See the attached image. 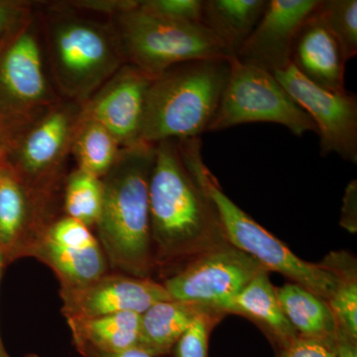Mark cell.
Masks as SVG:
<instances>
[{
	"label": "cell",
	"mask_w": 357,
	"mask_h": 357,
	"mask_svg": "<svg viewBox=\"0 0 357 357\" xmlns=\"http://www.w3.org/2000/svg\"><path fill=\"white\" fill-rule=\"evenodd\" d=\"M109 25L124 64L134 66L152 77L182 63L234 57L202 23L161 17L143 10L139 4L110 17Z\"/></svg>",
	"instance_id": "cell-4"
},
{
	"label": "cell",
	"mask_w": 357,
	"mask_h": 357,
	"mask_svg": "<svg viewBox=\"0 0 357 357\" xmlns=\"http://www.w3.org/2000/svg\"><path fill=\"white\" fill-rule=\"evenodd\" d=\"M317 13L342 48L345 61L357 54L356 0H319Z\"/></svg>",
	"instance_id": "cell-26"
},
{
	"label": "cell",
	"mask_w": 357,
	"mask_h": 357,
	"mask_svg": "<svg viewBox=\"0 0 357 357\" xmlns=\"http://www.w3.org/2000/svg\"><path fill=\"white\" fill-rule=\"evenodd\" d=\"M275 294L282 311L300 337L335 344L337 324L326 301L291 282L275 287Z\"/></svg>",
	"instance_id": "cell-19"
},
{
	"label": "cell",
	"mask_w": 357,
	"mask_h": 357,
	"mask_svg": "<svg viewBox=\"0 0 357 357\" xmlns=\"http://www.w3.org/2000/svg\"><path fill=\"white\" fill-rule=\"evenodd\" d=\"M201 138L155 144L149 182L155 267L175 271L192 258L229 243L199 176Z\"/></svg>",
	"instance_id": "cell-1"
},
{
	"label": "cell",
	"mask_w": 357,
	"mask_h": 357,
	"mask_svg": "<svg viewBox=\"0 0 357 357\" xmlns=\"http://www.w3.org/2000/svg\"><path fill=\"white\" fill-rule=\"evenodd\" d=\"M229 81L210 132L246 123L285 126L296 136L318 133L311 116L293 100L273 74L230 59Z\"/></svg>",
	"instance_id": "cell-7"
},
{
	"label": "cell",
	"mask_w": 357,
	"mask_h": 357,
	"mask_svg": "<svg viewBox=\"0 0 357 357\" xmlns=\"http://www.w3.org/2000/svg\"><path fill=\"white\" fill-rule=\"evenodd\" d=\"M31 17L28 2L0 0V49Z\"/></svg>",
	"instance_id": "cell-30"
},
{
	"label": "cell",
	"mask_w": 357,
	"mask_h": 357,
	"mask_svg": "<svg viewBox=\"0 0 357 357\" xmlns=\"http://www.w3.org/2000/svg\"><path fill=\"white\" fill-rule=\"evenodd\" d=\"M230 59L182 63L153 77L145 100L141 143L155 145L210 132L229 81Z\"/></svg>",
	"instance_id": "cell-3"
},
{
	"label": "cell",
	"mask_w": 357,
	"mask_h": 357,
	"mask_svg": "<svg viewBox=\"0 0 357 357\" xmlns=\"http://www.w3.org/2000/svg\"><path fill=\"white\" fill-rule=\"evenodd\" d=\"M319 0H268L259 22L236 58L274 74L291 65L298 33Z\"/></svg>",
	"instance_id": "cell-14"
},
{
	"label": "cell",
	"mask_w": 357,
	"mask_h": 357,
	"mask_svg": "<svg viewBox=\"0 0 357 357\" xmlns=\"http://www.w3.org/2000/svg\"><path fill=\"white\" fill-rule=\"evenodd\" d=\"M357 188L356 181H352L345 190L344 206H342V227L351 232H356L357 227Z\"/></svg>",
	"instance_id": "cell-33"
},
{
	"label": "cell",
	"mask_w": 357,
	"mask_h": 357,
	"mask_svg": "<svg viewBox=\"0 0 357 357\" xmlns=\"http://www.w3.org/2000/svg\"><path fill=\"white\" fill-rule=\"evenodd\" d=\"M266 271L255 258L227 243L192 258L162 284L173 300L218 310L257 275Z\"/></svg>",
	"instance_id": "cell-9"
},
{
	"label": "cell",
	"mask_w": 357,
	"mask_h": 357,
	"mask_svg": "<svg viewBox=\"0 0 357 357\" xmlns=\"http://www.w3.org/2000/svg\"><path fill=\"white\" fill-rule=\"evenodd\" d=\"M11 137H13V133H11L10 128L0 115V165H2V159L6 153Z\"/></svg>",
	"instance_id": "cell-36"
},
{
	"label": "cell",
	"mask_w": 357,
	"mask_h": 357,
	"mask_svg": "<svg viewBox=\"0 0 357 357\" xmlns=\"http://www.w3.org/2000/svg\"><path fill=\"white\" fill-rule=\"evenodd\" d=\"M139 7L168 20L202 23L204 0H144L139 2Z\"/></svg>",
	"instance_id": "cell-29"
},
{
	"label": "cell",
	"mask_w": 357,
	"mask_h": 357,
	"mask_svg": "<svg viewBox=\"0 0 357 357\" xmlns=\"http://www.w3.org/2000/svg\"><path fill=\"white\" fill-rule=\"evenodd\" d=\"M81 112L79 103L57 102L17 131L7 148L14 160L8 168L35 190L51 181L72 148Z\"/></svg>",
	"instance_id": "cell-10"
},
{
	"label": "cell",
	"mask_w": 357,
	"mask_h": 357,
	"mask_svg": "<svg viewBox=\"0 0 357 357\" xmlns=\"http://www.w3.org/2000/svg\"><path fill=\"white\" fill-rule=\"evenodd\" d=\"M47 37L56 84L73 102L84 105L124 65L109 25L63 14Z\"/></svg>",
	"instance_id": "cell-5"
},
{
	"label": "cell",
	"mask_w": 357,
	"mask_h": 357,
	"mask_svg": "<svg viewBox=\"0 0 357 357\" xmlns=\"http://www.w3.org/2000/svg\"><path fill=\"white\" fill-rule=\"evenodd\" d=\"M268 0H204L202 24L236 57L259 22Z\"/></svg>",
	"instance_id": "cell-22"
},
{
	"label": "cell",
	"mask_w": 357,
	"mask_h": 357,
	"mask_svg": "<svg viewBox=\"0 0 357 357\" xmlns=\"http://www.w3.org/2000/svg\"><path fill=\"white\" fill-rule=\"evenodd\" d=\"M6 262V256L4 255L3 251L0 249V276H1L2 269H3L4 264ZM0 357H10L7 354L6 349H4L3 344H2L1 337H0Z\"/></svg>",
	"instance_id": "cell-37"
},
{
	"label": "cell",
	"mask_w": 357,
	"mask_h": 357,
	"mask_svg": "<svg viewBox=\"0 0 357 357\" xmlns=\"http://www.w3.org/2000/svg\"><path fill=\"white\" fill-rule=\"evenodd\" d=\"M138 4L139 0H79L67 2V6L73 8L107 14L110 17L135 8Z\"/></svg>",
	"instance_id": "cell-32"
},
{
	"label": "cell",
	"mask_w": 357,
	"mask_h": 357,
	"mask_svg": "<svg viewBox=\"0 0 357 357\" xmlns=\"http://www.w3.org/2000/svg\"><path fill=\"white\" fill-rule=\"evenodd\" d=\"M35 191L6 166L0 176V249L6 260L23 255L29 245Z\"/></svg>",
	"instance_id": "cell-17"
},
{
	"label": "cell",
	"mask_w": 357,
	"mask_h": 357,
	"mask_svg": "<svg viewBox=\"0 0 357 357\" xmlns=\"http://www.w3.org/2000/svg\"><path fill=\"white\" fill-rule=\"evenodd\" d=\"M317 7L294 42L291 65L319 88L345 93L347 61L340 44L317 13Z\"/></svg>",
	"instance_id": "cell-15"
},
{
	"label": "cell",
	"mask_w": 357,
	"mask_h": 357,
	"mask_svg": "<svg viewBox=\"0 0 357 357\" xmlns=\"http://www.w3.org/2000/svg\"><path fill=\"white\" fill-rule=\"evenodd\" d=\"M198 169L204 187L217 206L229 243L255 258L268 271L278 272L291 283L297 284L328 303L335 290L333 274L319 263L301 259L276 236L241 210L222 191L203 157L199 160Z\"/></svg>",
	"instance_id": "cell-6"
},
{
	"label": "cell",
	"mask_w": 357,
	"mask_h": 357,
	"mask_svg": "<svg viewBox=\"0 0 357 357\" xmlns=\"http://www.w3.org/2000/svg\"><path fill=\"white\" fill-rule=\"evenodd\" d=\"M273 75L316 124L321 156L337 154L345 161L356 164V95L319 88L292 65Z\"/></svg>",
	"instance_id": "cell-11"
},
{
	"label": "cell",
	"mask_w": 357,
	"mask_h": 357,
	"mask_svg": "<svg viewBox=\"0 0 357 357\" xmlns=\"http://www.w3.org/2000/svg\"><path fill=\"white\" fill-rule=\"evenodd\" d=\"M70 149L79 170L102 178L114 166L121 146L102 124L79 119Z\"/></svg>",
	"instance_id": "cell-24"
},
{
	"label": "cell",
	"mask_w": 357,
	"mask_h": 357,
	"mask_svg": "<svg viewBox=\"0 0 357 357\" xmlns=\"http://www.w3.org/2000/svg\"><path fill=\"white\" fill-rule=\"evenodd\" d=\"M42 236L66 248H89L98 244L89 227L70 217L54 222Z\"/></svg>",
	"instance_id": "cell-28"
},
{
	"label": "cell",
	"mask_w": 357,
	"mask_h": 357,
	"mask_svg": "<svg viewBox=\"0 0 357 357\" xmlns=\"http://www.w3.org/2000/svg\"><path fill=\"white\" fill-rule=\"evenodd\" d=\"M155 145L121 148L102 178L103 201L98 236L107 261L117 271L148 278L155 269L149 182Z\"/></svg>",
	"instance_id": "cell-2"
},
{
	"label": "cell",
	"mask_w": 357,
	"mask_h": 357,
	"mask_svg": "<svg viewBox=\"0 0 357 357\" xmlns=\"http://www.w3.org/2000/svg\"><path fill=\"white\" fill-rule=\"evenodd\" d=\"M24 357H40L37 356V354H28V356H26Z\"/></svg>",
	"instance_id": "cell-39"
},
{
	"label": "cell",
	"mask_w": 357,
	"mask_h": 357,
	"mask_svg": "<svg viewBox=\"0 0 357 357\" xmlns=\"http://www.w3.org/2000/svg\"><path fill=\"white\" fill-rule=\"evenodd\" d=\"M225 316L215 307H206L174 347V357H208L211 333Z\"/></svg>",
	"instance_id": "cell-27"
},
{
	"label": "cell",
	"mask_w": 357,
	"mask_h": 357,
	"mask_svg": "<svg viewBox=\"0 0 357 357\" xmlns=\"http://www.w3.org/2000/svg\"><path fill=\"white\" fill-rule=\"evenodd\" d=\"M206 307L208 306L178 300L153 305L141 314L137 349L155 356L170 354L180 337Z\"/></svg>",
	"instance_id": "cell-18"
},
{
	"label": "cell",
	"mask_w": 357,
	"mask_h": 357,
	"mask_svg": "<svg viewBox=\"0 0 357 357\" xmlns=\"http://www.w3.org/2000/svg\"><path fill=\"white\" fill-rule=\"evenodd\" d=\"M76 349L83 357H160L152 356V354L141 351L139 349H128V351L117 352L98 351V349H93V347H84V345L77 347Z\"/></svg>",
	"instance_id": "cell-34"
},
{
	"label": "cell",
	"mask_w": 357,
	"mask_h": 357,
	"mask_svg": "<svg viewBox=\"0 0 357 357\" xmlns=\"http://www.w3.org/2000/svg\"><path fill=\"white\" fill-rule=\"evenodd\" d=\"M269 273L266 271L257 275L218 310L225 314H238L255 323L277 354L299 335L282 311Z\"/></svg>",
	"instance_id": "cell-16"
},
{
	"label": "cell",
	"mask_w": 357,
	"mask_h": 357,
	"mask_svg": "<svg viewBox=\"0 0 357 357\" xmlns=\"http://www.w3.org/2000/svg\"><path fill=\"white\" fill-rule=\"evenodd\" d=\"M152 79L138 68L124 64L82 105L79 119L102 124L121 148L140 144L145 100Z\"/></svg>",
	"instance_id": "cell-13"
},
{
	"label": "cell",
	"mask_w": 357,
	"mask_h": 357,
	"mask_svg": "<svg viewBox=\"0 0 357 357\" xmlns=\"http://www.w3.org/2000/svg\"><path fill=\"white\" fill-rule=\"evenodd\" d=\"M62 312L66 319H89L122 312L143 314L149 307L173 300L163 284L151 277L105 274L82 286H62Z\"/></svg>",
	"instance_id": "cell-12"
},
{
	"label": "cell",
	"mask_w": 357,
	"mask_h": 357,
	"mask_svg": "<svg viewBox=\"0 0 357 357\" xmlns=\"http://www.w3.org/2000/svg\"><path fill=\"white\" fill-rule=\"evenodd\" d=\"M333 344L299 337L276 357H335Z\"/></svg>",
	"instance_id": "cell-31"
},
{
	"label": "cell",
	"mask_w": 357,
	"mask_h": 357,
	"mask_svg": "<svg viewBox=\"0 0 357 357\" xmlns=\"http://www.w3.org/2000/svg\"><path fill=\"white\" fill-rule=\"evenodd\" d=\"M34 17L0 49V115L14 133L59 102L45 74Z\"/></svg>",
	"instance_id": "cell-8"
},
{
	"label": "cell",
	"mask_w": 357,
	"mask_h": 357,
	"mask_svg": "<svg viewBox=\"0 0 357 357\" xmlns=\"http://www.w3.org/2000/svg\"><path fill=\"white\" fill-rule=\"evenodd\" d=\"M102 178L79 169L70 174L65 192L68 217L83 222L86 227L96 225L102 213Z\"/></svg>",
	"instance_id": "cell-25"
},
{
	"label": "cell",
	"mask_w": 357,
	"mask_h": 357,
	"mask_svg": "<svg viewBox=\"0 0 357 357\" xmlns=\"http://www.w3.org/2000/svg\"><path fill=\"white\" fill-rule=\"evenodd\" d=\"M333 352L335 357H357V342L337 328Z\"/></svg>",
	"instance_id": "cell-35"
},
{
	"label": "cell",
	"mask_w": 357,
	"mask_h": 357,
	"mask_svg": "<svg viewBox=\"0 0 357 357\" xmlns=\"http://www.w3.org/2000/svg\"><path fill=\"white\" fill-rule=\"evenodd\" d=\"M4 168H6V165H3V164H2V165H0V176H1L2 173H3Z\"/></svg>",
	"instance_id": "cell-38"
},
{
	"label": "cell",
	"mask_w": 357,
	"mask_h": 357,
	"mask_svg": "<svg viewBox=\"0 0 357 357\" xmlns=\"http://www.w3.org/2000/svg\"><path fill=\"white\" fill-rule=\"evenodd\" d=\"M335 278L328 305L337 328L357 342V260L347 251H332L319 262Z\"/></svg>",
	"instance_id": "cell-23"
},
{
	"label": "cell",
	"mask_w": 357,
	"mask_h": 357,
	"mask_svg": "<svg viewBox=\"0 0 357 357\" xmlns=\"http://www.w3.org/2000/svg\"><path fill=\"white\" fill-rule=\"evenodd\" d=\"M75 347L117 352L137 349L141 314L122 312L89 319H67Z\"/></svg>",
	"instance_id": "cell-21"
},
{
	"label": "cell",
	"mask_w": 357,
	"mask_h": 357,
	"mask_svg": "<svg viewBox=\"0 0 357 357\" xmlns=\"http://www.w3.org/2000/svg\"><path fill=\"white\" fill-rule=\"evenodd\" d=\"M23 255H33L57 274L62 286H82L107 271V257L100 244L89 248H66L40 236Z\"/></svg>",
	"instance_id": "cell-20"
}]
</instances>
